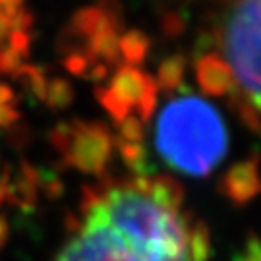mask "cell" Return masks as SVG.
I'll use <instances>...</instances> for the list:
<instances>
[{"instance_id":"6da1fadb","label":"cell","mask_w":261,"mask_h":261,"mask_svg":"<svg viewBox=\"0 0 261 261\" xmlns=\"http://www.w3.org/2000/svg\"><path fill=\"white\" fill-rule=\"evenodd\" d=\"M209 238L182 211L170 178H134L89 192L55 261H205Z\"/></svg>"},{"instance_id":"7a4b0ae2","label":"cell","mask_w":261,"mask_h":261,"mask_svg":"<svg viewBox=\"0 0 261 261\" xmlns=\"http://www.w3.org/2000/svg\"><path fill=\"white\" fill-rule=\"evenodd\" d=\"M153 143L170 168L188 176H207L226 155L228 134L213 105L184 91L161 109Z\"/></svg>"},{"instance_id":"3957f363","label":"cell","mask_w":261,"mask_h":261,"mask_svg":"<svg viewBox=\"0 0 261 261\" xmlns=\"http://www.w3.org/2000/svg\"><path fill=\"white\" fill-rule=\"evenodd\" d=\"M221 28L223 60L242 112L261 130V0H230Z\"/></svg>"},{"instance_id":"277c9868","label":"cell","mask_w":261,"mask_h":261,"mask_svg":"<svg viewBox=\"0 0 261 261\" xmlns=\"http://www.w3.org/2000/svg\"><path fill=\"white\" fill-rule=\"evenodd\" d=\"M197 77L203 89L213 95H224L232 89L230 74L217 55H207L197 62Z\"/></svg>"},{"instance_id":"5b68a950","label":"cell","mask_w":261,"mask_h":261,"mask_svg":"<svg viewBox=\"0 0 261 261\" xmlns=\"http://www.w3.org/2000/svg\"><path fill=\"white\" fill-rule=\"evenodd\" d=\"M257 190H259V172L253 161L234 167L226 176V194L238 203L248 201L253 194H257Z\"/></svg>"},{"instance_id":"8992f818","label":"cell","mask_w":261,"mask_h":261,"mask_svg":"<svg viewBox=\"0 0 261 261\" xmlns=\"http://www.w3.org/2000/svg\"><path fill=\"white\" fill-rule=\"evenodd\" d=\"M182 60L180 58H170L167 64L161 68V82L165 87H174L182 80Z\"/></svg>"},{"instance_id":"52a82bcc","label":"cell","mask_w":261,"mask_h":261,"mask_svg":"<svg viewBox=\"0 0 261 261\" xmlns=\"http://www.w3.org/2000/svg\"><path fill=\"white\" fill-rule=\"evenodd\" d=\"M124 48L128 50L132 58H141L145 48H147V39L140 33H130L124 37Z\"/></svg>"},{"instance_id":"ba28073f","label":"cell","mask_w":261,"mask_h":261,"mask_svg":"<svg viewBox=\"0 0 261 261\" xmlns=\"http://www.w3.org/2000/svg\"><path fill=\"white\" fill-rule=\"evenodd\" d=\"M244 261H261V242L259 240H250L248 250L244 255Z\"/></svg>"}]
</instances>
